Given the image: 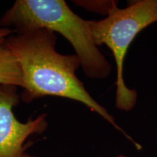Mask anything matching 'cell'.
Wrapping results in <instances>:
<instances>
[{"label": "cell", "instance_id": "obj_1", "mask_svg": "<svg viewBox=\"0 0 157 157\" xmlns=\"http://www.w3.org/2000/svg\"><path fill=\"white\" fill-rule=\"evenodd\" d=\"M6 39L4 46L18 63L23 80L21 98L31 103L45 96L73 100L82 103L124 135L137 150L140 143L118 125L113 116L93 98L76 76L81 67L76 54L63 55L56 50L57 36L46 29L15 32Z\"/></svg>", "mask_w": 157, "mask_h": 157}, {"label": "cell", "instance_id": "obj_2", "mask_svg": "<svg viewBox=\"0 0 157 157\" xmlns=\"http://www.w3.org/2000/svg\"><path fill=\"white\" fill-rule=\"evenodd\" d=\"M1 28L14 32L46 29L58 32L73 47L84 75L91 79L110 76L112 66L94 42L90 21L74 13L64 0H17L0 19Z\"/></svg>", "mask_w": 157, "mask_h": 157}, {"label": "cell", "instance_id": "obj_3", "mask_svg": "<svg viewBox=\"0 0 157 157\" xmlns=\"http://www.w3.org/2000/svg\"><path fill=\"white\" fill-rule=\"evenodd\" d=\"M157 22V0L129 2L125 8L119 7L100 21H90L92 36L99 48L105 45L112 52L117 67L115 106L128 112L135 107L137 92L127 85L124 63L128 49L137 35Z\"/></svg>", "mask_w": 157, "mask_h": 157}, {"label": "cell", "instance_id": "obj_4", "mask_svg": "<svg viewBox=\"0 0 157 157\" xmlns=\"http://www.w3.org/2000/svg\"><path fill=\"white\" fill-rule=\"evenodd\" d=\"M20 100L17 86L0 84V157H34L26 151L33 142L25 141L31 135L44 132L48 127L47 113L25 123L17 120L13 109Z\"/></svg>", "mask_w": 157, "mask_h": 157}, {"label": "cell", "instance_id": "obj_5", "mask_svg": "<svg viewBox=\"0 0 157 157\" xmlns=\"http://www.w3.org/2000/svg\"><path fill=\"white\" fill-rule=\"evenodd\" d=\"M0 84L23 87L22 72L18 63L4 44L0 46Z\"/></svg>", "mask_w": 157, "mask_h": 157}, {"label": "cell", "instance_id": "obj_6", "mask_svg": "<svg viewBox=\"0 0 157 157\" xmlns=\"http://www.w3.org/2000/svg\"><path fill=\"white\" fill-rule=\"evenodd\" d=\"M74 5L85 9L91 13L109 16L118 7L119 1L116 0H75Z\"/></svg>", "mask_w": 157, "mask_h": 157}, {"label": "cell", "instance_id": "obj_7", "mask_svg": "<svg viewBox=\"0 0 157 157\" xmlns=\"http://www.w3.org/2000/svg\"><path fill=\"white\" fill-rule=\"evenodd\" d=\"M14 33L13 29L7 28H0V46L2 45L9 36Z\"/></svg>", "mask_w": 157, "mask_h": 157}, {"label": "cell", "instance_id": "obj_8", "mask_svg": "<svg viewBox=\"0 0 157 157\" xmlns=\"http://www.w3.org/2000/svg\"><path fill=\"white\" fill-rule=\"evenodd\" d=\"M156 140H157V130H156Z\"/></svg>", "mask_w": 157, "mask_h": 157}, {"label": "cell", "instance_id": "obj_9", "mask_svg": "<svg viewBox=\"0 0 157 157\" xmlns=\"http://www.w3.org/2000/svg\"><path fill=\"white\" fill-rule=\"evenodd\" d=\"M98 157H105V156H98Z\"/></svg>", "mask_w": 157, "mask_h": 157}]
</instances>
